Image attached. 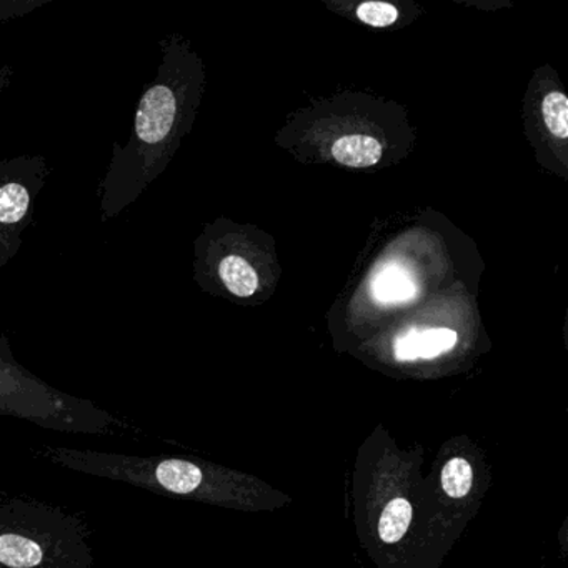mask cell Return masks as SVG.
Instances as JSON below:
<instances>
[{
	"label": "cell",
	"mask_w": 568,
	"mask_h": 568,
	"mask_svg": "<svg viewBox=\"0 0 568 568\" xmlns=\"http://www.w3.org/2000/svg\"><path fill=\"white\" fill-rule=\"evenodd\" d=\"M161 48L162 62L154 81L142 92L131 138L124 148L114 144L108 172L99 184L102 222L121 215L151 187L184 135L194 94V65L178 38L164 39Z\"/></svg>",
	"instance_id": "1"
},
{
	"label": "cell",
	"mask_w": 568,
	"mask_h": 568,
	"mask_svg": "<svg viewBox=\"0 0 568 568\" xmlns=\"http://www.w3.org/2000/svg\"><path fill=\"white\" fill-rule=\"evenodd\" d=\"M78 515L31 498L0 501V568H94Z\"/></svg>",
	"instance_id": "2"
},
{
	"label": "cell",
	"mask_w": 568,
	"mask_h": 568,
	"mask_svg": "<svg viewBox=\"0 0 568 568\" xmlns=\"http://www.w3.org/2000/svg\"><path fill=\"white\" fill-rule=\"evenodd\" d=\"M0 415L21 418L64 434L111 435L124 422L85 398L45 384L19 364L11 344L0 334Z\"/></svg>",
	"instance_id": "3"
},
{
	"label": "cell",
	"mask_w": 568,
	"mask_h": 568,
	"mask_svg": "<svg viewBox=\"0 0 568 568\" xmlns=\"http://www.w3.org/2000/svg\"><path fill=\"white\" fill-rule=\"evenodd\" d=\"M51 175L44 155H19L0 161V268L22 245V234L32 224L34 205Z\"/></svg>",
	"instance_id": "4"
},
{
	"label": "cell",
	"mask_w": 568,
	"mask_h": 568,
	"mask_svg": "<svg viewBox=\"0 0 568 568\" xmlns=\"http://www.w3.org/2000/svg\"><path fill=\"white\" fill-rule=\"evenodd\" d=\"M457 344V334L450 328H427L410 331L395 341L394 354L397 361L412 362L417 358H435L452 351Z\"/></svg>",
	"instance_id": "5"
},
{
	"label": "cell",
	"mask_w": 568,
	"mask_h": 568,
	"mask_svg": "<svg viewBox=\"0 0 568 568\" xmlns=\"http://www.w3.org/2000/svg\"><path fill=\"white\" fill-rule=\"evenodd\" d=\"M332 155L338 164L347 165V168H372L381 161L382 144L371 135H345L334 142Z\"/></svg>",
	"instance_id": "6"
},
{
	"label": "cell",
	"mask_w": 568,
	"mask_h": 568,
	"mask_svg": "<svg viewBox=\"0 0 568 568\" xmlns=\"http://www.w3.org/2000/svg\"><path fill=\"white\" fill-rule=\"evenodd\" d=\"M371 291L375 301L382 304H394V302L414 298L417 295V285L410 272L405 271L400 265H387L372 278Z\"/></svg>",
	"instance_id": "7"
},
{
	"label": "cell",
	"mask_w": 568,
	"mask_h": 568,
	"mask_svg": "<svg viewBox=\"0 0 568 568\" xmlns=\"http://www.w3.org/2000/svg\"><path fill=\"white\" fill-rule=\"evenodd\" d=\"M217 277L235 297H251L258 288L257 272L242 255H224L217 264Z\"/></svg>",
	"instance_id": "8"
},
{
	"label": "cell",
	"mask_w": 568,
	"mask_h": 568,
	"mask_svg": "<svg viewBox=\"0 0 568 568\" xmlns=\"http://www.w3.org/2000/svg\"><path fill=\"white\" fill-rule=\"evenodd\" d=\"M412 521V505L405 498H395L382 511L378 534L385 544H395L407 534Z\"/></svg>",
	"instance_id": "9"
},
{
	"label": "cell",
	"mask_w": 568,
	"mask_h": 568,
	"mask_svg": "<svg viewBox=\"0 0 568 568\" xmlns=\"http://www.w3.org/2000/svg\"><path fill=\"white\" fill-rule=\"evenodd\" d=\"M541 115L545 125L554 138L565 141L568 138V99L564 92H548L541 101Z\"/></svg>",
	"instance_id": "10"
},
{
	"label": "cell",
	"mask_w": 568,
	"mask_h": 568,
	"mask_svg": "<svg viewBox=\"0 0 568 568\" xmlns=\"http://www.w3.org/2000/svg\"><path fill=\"white\" fill-rule=\"evenodd\" d=\"M474 484V470L464 458H452L442 470V487L452 498H462L470 491Z\"/></svg>",
	"instance_id": "11"
},
{
	"label": "cell",
	"mask_w": 568,
	"mask_h": 568,
	"mask_svg": "<svg viewBox=\"0 0 568 568\" xmlns=\"http://www.w3.org/2000/svg\"><path fill=\"white\" fill-rule=\"evenodd\" d=\"M357 18L371 28H388L397 21L398 11L387 2H364L358 6Z\"/></svg>",
	"instance_id": "12"
},
{
	"label": "cell",
	"mask_w": 568,
	"mask_h": 568,
	"mask_svg": "<svg viewBox=\"0 0 568 568\" xmlns=\"http://www.w3.org/2000/svg\"><path fill=\"white\" fill-rule=\"evenodd\" d=\"M44 2L41 0H2L0 2V21L21 18L34 9L41 8Z\"/></svg>",
	"instance_id": "13"
},
{
	"label": "cell",
	"mask_w": 568,
	"mask_h": 568,
	"mask_svg": "<svg viewBox=\"0 0 568 568\" xmlns=\"http://www.w3.org/2000/svg\"><path fill=\"white\" fill-rule=\"evenodd\" d=\"M12 75H14V71H12L9 65H4V68H0V95L6 91L9 84H11Z\"/></svg>",
	"instance_id": "14"
}]
</instances>
